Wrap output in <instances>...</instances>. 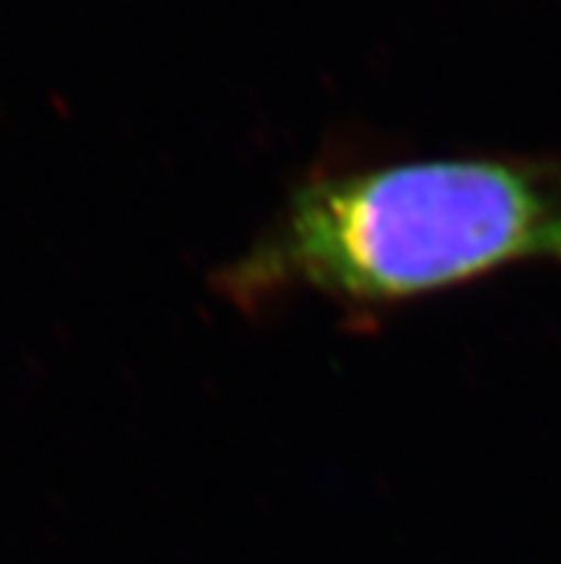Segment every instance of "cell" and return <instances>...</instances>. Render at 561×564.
Here are the masks:
<instances>
[{
	"mask_svg": "<svg viewBox=\"0 0 561 564\" xmlns=\"http://www.w3.org/2000/svg\"><path fill=\"white\" fill-rule=\"evenodd\" d=\"M521 264L561 267V155L333 150L213 275L244 315L319 295L376 324Z\"/></svg>",
	"mask_w": 561,
	"mask_h": 564,
	"instance_id": "cell-1",
	"label": "cell"
}]
</instances>
